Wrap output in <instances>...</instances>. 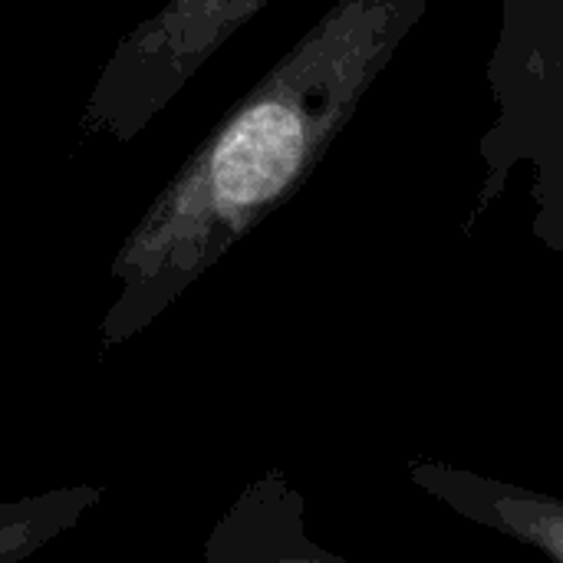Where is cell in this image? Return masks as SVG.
<instances>
[{
  "instance_id": "cell-1",
  "label": "cell",
  "mask_w": 563,
  "mask_h": 563,
  "mask_svg": "<svg viewBox=\"0 0 563 563\" xmlns=\"http://www.w3.org/2000/svg\"><path fill=\"white\" fill-rule=\"evenodd\" d=\"M267 0H168L129 30L79 115L86 139L132 142Z\"/></svg>"
},
{
  "instance_id": "cell-2",
  "label": "cell",
  "mask_w": 563,
  "mask_h": 563,
  "mask_svg": "<svg viewBox=\"0 0 563 563\" xmlns=\"http://www.w3.org/2000/svg\"><path fill=\"white\" fill-rule=\"evenodd\" d=\"M96 501V488H66L0 508V563L23 561L59 531H66Z\"/></svg>"
}]
</instances>
